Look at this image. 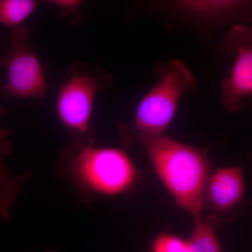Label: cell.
<instances>
[{"instance_id":"obj_2","label":"cell","mask_w":252,"mask_h":252,"mask_svg":"<svg viewBox=\"0 0 252 252\" xmlns=\"http://www.w3.org/2000/svg\"><path fill=\"white\" fill-rule=\"evenodd\" d=\"M63 167L83 191L117 195L135 183L137 171L127 154L121 149L79 144L69 149Z\"/></svg>"},{"instance_id":"obj_3","label":"cell","mask_w":252,"mask_h":252,"mask_svg":"<svg viewBox=\"0 0 252 252\" xmlns=\"http://www.w3.org/2000/svg\"><path fill=\"white\" fill-rule=\"evenodd\" d=\"M157 80L136 109L134 127L141 133L161 135L171 124L181 99L196 87L188 67L179 59L164 61L155 69Z\"/></svg>"},{"instance_id":"obj_13","label":"cell","mask_w":252,"mask_h":252,"mask_svg":"<svg viewBox=\"0 0 252 252\" xmlns=\"http://www.w3.org/2000/svg\"><path fill=\"white\" fill-rule=\"evenodd\" d=\"M50 2L59 9L66 11L77 9L81 4V1L78 0H54Z\"/></svg>"},{"instance_id":"obj_5","label":"cell","mask_w":252,"mask_h":252,"mask_svg":"<svg viewBox=\"0 0 252 252\" xmlns=\"http://www.w3.org/2000/svg\"><path fill=\"white\" fill-rule=\"evenodd\" d=\"M223 49L234 56L229 74L221 84L220 101L228 112H238L243 108V100L252 98V27L236 25L225 34Z\"/></svg>"},{"instance_id":"obj_7","label":"cell","mask_w":252,"mask_h":252,"mask_svg":"<svg viewBox=\"0 0 252 252\" xmlns=\"http://www.w3.org/2000/svg\"><path fill=\"white\" fill-rule=\"evenodd\" d=\"M245 180L241 167H227L217 170L210 178L206 201L215 211L231 214L243 205Z\"/></svg>"},{"instance_id":"obj_4","label":"cell","mask_w":252,"mask_h":252,"mask_svg":"<svg viewBox=\"0 0 252 252\" xmlns=\"http://www.w3.org/2000/svg\"><path fill=\"white\" fill-rule=\"evenodd\" d=\"M28 36L23 26L12 29L9 52L0 60L6 71L3 91L14 98H42L48 89L45 74L40 61L28 45Z\"/></svg>"},{"instance_id":"obj_6","label":"cell","mask_w":252,"mask_h":252,"mask_svg":"<svg viewBox=\"0 0 252 252\" xmlns=\"http://www.w3.org/2000/svg\"><path fill=\"white\" fill-rule=\"evenodd\" d=\"M98 80L89 74L72 76L60 88L56 112L60 121L74 137L82 142L90 132Z\"/></svg>"},{"instance_id":"obj_8","label":"cell","mask_w":252,"mask_h":252,"mask_svg":"<svg viewBox=\"0 0 252 252\" xmlns=\"http://www.w3.org/2000/svg\"><path fill=\"white\" fill-rule=\"evenodd\" d=\"M8 135L7 130L0 129V219L3 220L11 219L16 195L22 190L25 181L30 177L29 173L13 175L5 165V157L12 150Z\"/></svg>"},{"instance_id":"obj_14","label":"cell","mask_w":252,"mask_h":252,"mask_svg":"<svg viewBox=\"0 0 252 252\" xmlns=\"http://www.w3.org/2000/svg\"><path fill=\"white\" fill-rule=\"evenodd\" d=\"M3 113H4V109H3L2 107L0 106V115H1Z\"/></svg>"},{"instance_id":"obj_10","label":"cell","mask_w":252,"mask_h":252,"mask_svg":"<svg viewBox=\"0 0 252 252\" xmlns=\"http://www.w3.org/2000/svg\"><path fill=\"white\" fill-rule=\"evenodd\" d=\"M34 0H0V25L21 27L37 7Z\"/></svg>"},{"instance_id":"obj_11","label":"cell","mask_w":252,"mask_h":252,"mask_svg":"<svg viewBox=\"0 0 252 252\" xmlns=\"http://www.w3.org/2000/svg\"><path fill=\"white\" fill-rule=\"evenodd\" d=\"M189 242L193 252H223L215 228L202 219L195 222Z\"/></svg>"},{"instance_id":"obj_12","label":"cell","mask_w":252,"mask_h":252,"mask_svg":"<svg viewBox=\"0 0 252 252\" xmlns=\"http://www.w3.org/2000/svg\"><path fill=\"white\" fill-rule=\"evenodd\" d=\"M152 252H193L189 241L169 234L158 235L152 243Z\"/></svg>"},{"instance_id":"obj_15","label":"cell","mask_w":252,"mask_h":252,"mask_svg":"<svg viewBox=\"0 0 252 252\" xmlns=\"http://www.w3.org/2000/svg\"><path fill=\"white\" fill-rule=\"evenodd\" d=\"M43 252H58L57 251H53V250H51V251H45Z\"/></svg>"},{"instance_id":"obj_16","label":"cell","mask_w":252,"mask_h":252,"mask_svg":"<svg viewBox=\"0 0 252 252\" xmlns=\"http://www.w3.org/2000/svg\"><path fill=\"white\" fill-rule=\"evenodd\" d=\"M250 157H251V158L252 159V151L251 152H250Z\"/></svg>"},{"instance_id":"obj_1","label":"cell","mask_w":252,"mask_h":252,"mask_svg":"<svg viewBox=\"0 0 252 252\" xmlns=\"http://www.w3.org/2000/svg\"><path fill=\"white\" fill-rule=\"evenodd\" d=\"M126 140L141 142L160 178L177 204L195 222L201 220L204 193L211 165L205 151L177 142L165 134L151 135L124 128Z\"/></svg>"},{"instance_id":"obj_9","label":"cell","mask_w":252,"mask_h":252,"mask_svg":"<svg viewBox=\"0 0 252 252\" xmlns=\"http://www.w3.org/2000/svg\"><path fill=\"white\" fill-rule=\"evenodd\" d=\"M177 9L194 17L220 18L243 12L250 7V3L244 1H209L186 0L176 2Z\"/></svg>"}]
</instances>
